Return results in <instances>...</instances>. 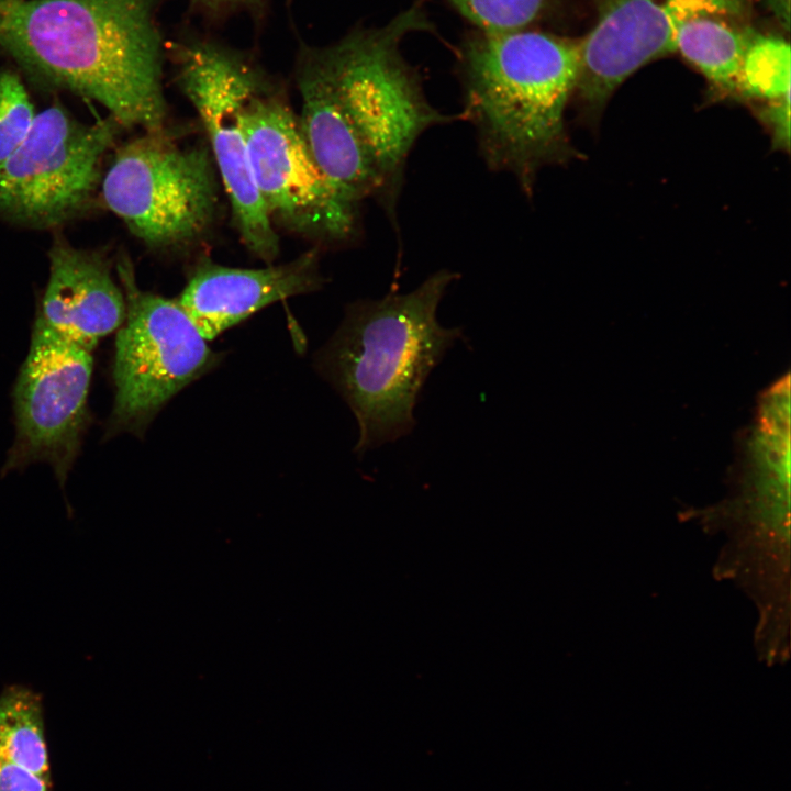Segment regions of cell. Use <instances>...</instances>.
I'll use <instances>...</instances> for the list:
<instances>
[{
  "label": "cell",
  "mask_w": 791,
  "mask_h": 791,
  "mask_svg": "<svg viewBox=\"0 0 791 791\" xmlns=\"http://www.w3.org/2000/svg\"><path fill=\"white\" fill-rule=\"evenodd\" d=\"M157 0H0V45L121 127L165 129Z\"/></svg>",
  "instance_id": "cell-1"
},
{
  "label": "cell",
  "mask_w": 791,
  "mask_h": 791,
  "mask_svg": "<svg viewBox=\"0 0 791 791\" xmlns=\"http://www.w3.org/2000/svg\"><path fill=\"white\" fill-rule=\"evenodd\" d=\"M579 65V42L528 29L478 31L464 44L460 113L486 166L527 197L542 169L579 157L565 121Z\"/></svg>",
  "instance_id": "cell-2"
},
{
  "label": "cell",
  "mask_w": 791,
  "mask_h": 791,
  "mask_svg": "<svg viewBox=\"0 0 791 791\" xmlns=\"http://www.w3.org/2000/svg\"><path fill=\"white\" fill-rule=\"evenodd\" d=\"M459 277L448 269L430 275L406 293L358 300L316 353L315 368L354 413L363 455L410 434L414 409L433 369L463 337L460 327H444L437 309Z\"/></svg>",
  "instance_id": "cell-3"
},
{
  "label": "cell",
  "mask_w": 791,
  "mask_h": 791,
  "mask_svg": "<svg viewBox=\"0 0 791 791\" xmlns=\"http://www.w3.org/2000/svg\"><path fill=\"white\" fill-rule=\"evenodd\" d=\"M116 271L126 315L115 336L114 400L103 439L142 437L174 396L222 359L176 300L138 288L126 256H120Z\"/></svg>",
  "instance_id": "cell-4"
},
{
  "label": "cell",
  "mask_w": 791,
  "mask_h": 791,
  "mask_svg": "<svg viewBox=\"0 0 791 791\" xmlns=\"http://www.w3.org/2000/svg\"><path fill=\"white\" fill-rule=\"evenodd\" d=\"M100 187L104 205L152 248L192 245L215 216L218 182L210 148L185 145L166 127L119 147Z\"/></svg>",
  "instance_id": "cell-5"
},
{
  "label": "cell",
  "mask_w": 791,
  "mask_h": 791,
  "mask_svg": "<svg viewBox=\"0 0 791 791\" xmlns=\"http://www.w3.org/2000/svg\"><path fill=\"white\" fill-rule=\"evenodd\" d=\"M93 350L36 314L12 399L15 435L1 475L44 463L64 488L91 422Z\"/></svg>",
  "instance_id": "cell-6"
},
{
  "label": "cell",
  "mask_w": 791,
  "mask_h": 791,
  "mask_svg": "<svg viewBox=\"0 0 791 791\" xmlns=\"http://www.w3.org/2000/svg\"><path fill=\"white\" fill-rule=\"evenodd\" d=\"M112 118L83 123L60 105L36 113L23 143L0 165V214L35 229L76 216L101 185V164L120 130Z\"/></svg>",
  "instance_id": "cell-7"
},
{
  "label": "cell",
  "mask_w": 791,
  "mask_h": 791,
  "mask_svg": "<svg viewBox=\"0 0 791 791\" xmlns=\"http://www.w3.org/2000/svg\"><path fill=\"white\" fill-rule=\"evenodd\" d=\"M174 56L179 86L209 137L241 237L255 256L270 261L279 237L254 182L243 125L248 98L264 74L239 53L211 42L177 45Z\"/></svg>",
  "instance_id": "cell-8"
},
{
  "label": "cell",
  "mask_w": 791,
  "mask_h": 791,
  "mask_svg": "<svg viewBox=\"0 0 791 791\" xmlns=\"http://www.w3.org/2000/svg\"><path fill=\"white\" fill-rule=\"evenodd\" d=\"M243 125L254 182L271 220L330 243L359 233L360 209L321 172L298 118L265 77L248 98Z\"/></svg>",
  "instance_id": "cell-9"
},
{
  "label": "cell",
  "mask_w": 791,
  "mask_h": 791,
  "mask_svg": "<svg viewBox=\"0 0 791 791\" xmlns=\"http://www.w3.org/2000/svg\"><path fill=\"white\" fill-rule=\"evenodd\" d=\"M298 86L302 100L299 126L316 166L349 203L360 209L374 200L398 231L400 196L341 100L314 48L301 54Z\"/></svg>",
  "instance_id": "cell-10"
},
{
  "label": "cell",
  "mask_w": 791,
  "mask_h": 791,
  "mask_svg": "<svg viewBox=\"0 0 791 791\" xmlns=\"http://www.w3.org/2000/svg\"><path fill=\"white\" fill-rule=\"evenodd\" d=\"M686 16L676 0H610L597 24L579 41L576 90L581 118L595 124L619 86L660 55L675 52Z\"/></svg>",
  "instance_id": "cell-11"
},
{
  "label": "cell",
  "mask_w": 791,
  "mask_h": 791,
  "mask_svg": "<svg viewBox=\"0 0 791 791\" xmlns=\"http://www.w3.org/2000/svg\"><path fill=\"white\" fill-rule=\"evenodd\" d=\"M317 254L308 252L277 266L232 268L201 261L189 278L178 304L204 339H213L260 309L288 297L320 288Z\"/></svg>",
  "instance_id": "cell-12"
},
{
  "label": "cell",
  "mask_w": 791,
  "mask_h": 791,
  "mask_svg": "<svg viewBox=\"0 0 791 791\" xmlns=\"http://www.w3.org/2000/svg\"><path fill=\"white\" fill-rule=\"evenodd\" d=\"M49 275L36 311L44 322L92 350L126 315L122 288L107 255L57 236L48 252Z\"/></svg>",
  "instance_id": "cell-13"
},
{
  "label": "cell",
  "mask_w": 791,
  "mask_h": 791,
  "mask_svg": "<svg viewBox=\"0 0 791 791\" xmlns=\"http://www.w3.org/2000/svg\"><path fill=\"white\" fill-rule=\"evenodd\" d=\"M753 36L716 14L698 15L677 29L675 51L694 65L721 93H736L745 49Z\"/></svg>",
  "instance_id": "cell-14"
},
{
  "label": "cell",
  "mask_w": 791,
  "mask_h": 791,
  "mask_svg": "<svg viewBox=\"0 0 791 791\" xmlns=\"http://www.w3.org/2000/svg\"><path fill=\"white\" fill-rule=\"evenodd\" d=\"M0 757L51 782L42 701L30 688L0 694Z\"/></svg>",
  "instance_id": "cell-15"
},
{
  "label": "cell",
  "mask_w": 791,
  "mask_h": 791,
  "mask_svg": "<svg viewBox=\"0 0 791 791\" xmlns=\"http://www.w3.org/2000/svg\"><path fill=\"white\" fill-rule=\"evenodd\" d=\"M736 93L766 105L790 100V46L773 36H753L745 49Z\"/></svg>",
  "instance_id": "cell-16"
},
{
  "label": "cell",
  "mask_w": 791,
  "mask_h": 791,
  "mask_svg": "<svg viewBox=\"0 0 791 791\" xmlns=\"http://www.w3.org/2000/svg\"><path fill=\"white\" fill-rule=\"evenodd\" d=\"M478 31L503 32L527 29L537 21L550 0H447Z\"/></svg>",
  "instance_id": "cell-17"
},
{
  "label": "cell",
  "mask_w": 791,
  "mask_h": 791,
  "mask_svg": "<svg viewBox=\"0 0 791 791\" xmlns=\"http://www.w3.org/2000/svg\"><path fill=\"white\" fill-rule=\"evenodd\" d=\"M36 113L20 77L0 71V165L23 143Z\"/></svg>",
  "instance_id": "cell-18"
},
{
  "label": "cell",
  "mask_w": 791,
  "mask_h": 791,
  "mask_svg": "<svg viewBox=\"0 0 791 791\" xmlns=\"http://www.w3.org/2000/svg\"><path fill=\"white\" fill-rule=\"evenodd\" d=\"M49 781L0 757V791H48Z\"/></svg>",
  "instance_id": "cell-19"
},
{
  "label": "cell",
  "mask_w": 791,
  "mask_h": 791,
  "mask_svg": "<svg viewBox=\"0 0 791 791\" xmlns=\"http://www.w3.org/2000/svg\"><path fill=\"white\" fill-rule=\"evenodd\" d=\"M758 114L771 129L775 144L782 149H789L790 100L766 105Z\"/></svg>",
  "instance_id": "cell-20"
},
{
  "label": "cell",
  "mask_w": 791,
  "mask_h": 791,
  "mask_svg": "<svg viewBox=\"0 0 791 791\" xmlns=\"http://www.w3.org/2000/svg\"><path fill=\"white\" fill-rule=\"evenodd\" d=\"M193 3L210 14H224L239 9L257 10L264 0H192Z\"/></svg>",
  "instance_id": "cell-21"
}]
</instances>
